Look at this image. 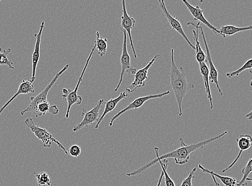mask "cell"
Returning a JSON list of instances; mask_svg holds the SVG:
<instances>
[{
  "instance_id": "obj_1",
  "label": "cell",
  "mask_w": 252,
  "mask_h": 186,
  "mask_svg": "<svg viewBox=\"0 0 252 186\" xmlns=\"http://www.w3.org/2000/svg\"><path fill=\"white\" fill-rule=\"evenodd\" d=\"M171 66L170 68V84L177 101L179 112V115H183L182 106L185 97L188 92L194 89L195 86L187 80V75L183 68H178L174 60V50H171Z\"/></svg>"
},
{
  "instance_id": "obj_2",
  "label": "cell",
  "mask_w": 252,
  "mask_h": 186,
  "mask_svg": "<svg viewBox=\"0 0 252 186\" xmlns=\"http://www.w3.org/2000/svg\"><path fill=\"white\" fill-rule=\"evenodd\" d=\"M227 133V131L221 133V134L210 138L198 143H192L190 145L186 144L183 138H180L179 141L180 147L177 149L172 151L166 154L159 156L160 160L167 159L172 158L174 159L176 164L179 165H184L189 162L190 159V155L195 151L203 149L206 145L212 143L220 138L224 136Z\"/></svg>"
},
{
  "instance_id": "obj_3",
  "label": "cell",
  "mask_w": 252,
  "mask_h": 186,
  "mask_svg": "<svg viewBox=\"0 0 252 186\" xmlns=\"http://www.w3.org/2000/svg\"><path fill=\"white\" fill-rule=\"evenodd\" d=\"M95 49L96 45L95 44L94 46V47L92 49L90 54L87 58L84 68L83 69V71L82 72L80 77L79 78L78 82L77 85H76L75 89L73 90L67 89H63V95H62V97L64 99V100L67 101L68 104L67 112L66 113V119L69 118L70 110H71V107L73 105L77 104L78 105V106H80V105L81 104L82 102H83V98H82L81 96L78 95V91L79 90V86L82 80H83V78L84 76L86 69L87 68L88 66H89V64L94 53V52L95 51Z\"/></svg>"
},
{
  "instance_id": "obj_4",
  "label": "cell",
  "mask_w": 252,
  "mask_h": 186,
  "mask_svg": "<svg viewBox=\"0 0 252 186\" xmlns=\"http://www.w3.org/2000/svg\"><path fill=\"white\" fill-rule=\"evenodd\" d=\"M25 124L34 133V135L42 141L44 148H49L51 147L52 143H55L57 144L59 148L63 151L66 155L68 154L67 151L62 143L57 141L49 132L35 124L32 118H27L25 121Z\"/></svg>"
},
{
  "instance_id": "obj_5",
  "label": "cell",
  "mask_w": 252,
  "mask_h": 186,
  "mask_svg": "<svg viewBox=\"0 0 252 186\" xmlns=\"http://www.w3.org/2000/svg\"><path fill=\"white\" fill-rule=\"evenodd\" d=\"M69 65L68 64L64 67L60 72H58L54 79L51 81L49 84L46 87L44 90L40 93L39 94L35 97H32L31 98V102L29 105L25 109H23L21 112V115H24L27 112H31L33 113L34 115L36 113L37 106L38 104L46 102H48V95L52 87L57 82L59 78H60L61 75L66 71H67Z\"/></svg>"
},
{
  "instance_id": "obj_6",
  "label": "cell",
  "mask_w": 252,
  "mask_h": 186,
  "mask_svg": "<svg viewBox=\"0 0 252 186\" xmlns=\"http://www.w3.org/2000/svg\"><path fill=\"white\" fill-rule=\"evenodd\" d=\"M159 148H155V153L157 156L156 159H154V160H152L150 162H148V163H146L143 166L139 167V168H138L137 170L131 172L130 173H126V176L128 177H131L138 175V174L143 173L146 170L149 169V168L151 167L152 166L154 165L155 164L157 163L158 162H159V163L160 164L162 168V171L163 172V177H165V182L166 186H175V183L173 181L172 179L169 177L167 173V170L169 162L167 159L160 160L159 159Z\"/></svg>"
},
{
  "instance_id": "obj_7",
  "label": "cell",
  "mask_w": 252,
  "mask_h": 186,
  "mask_svg": "<svg viewBox=\"0 0 252 186\" xmlns=\"http://www.w3.org/2000/svg\"><path fill=\"white\" fill-rule=\"evenodd\" d=\"M121 31L123 33V34H124L122 53L121 57L122 71L119 82L114 90L115 91H117L120 88L126 72H127L128 74L134 75L137 71L136 68H133L131 66V58L130 55L128 54L127 48V33L124 30H121Z\"/></svg>"
},
{
  "instance_id": "obj_8",
  "label": "cell",
  "mask_w": 252,
  "mask_h": 186,
  "mask_svg": "<svg viewBox=\"0 0 252 186\" xmlns=\"http://www.w3.org/2000/svg\"><path fill=\"white\" fill-rule=\"evenodd\" d=\"M104 103V101L102 99V100L98 102L96 106L90 110V111H87L86 108H83L82 115H84V119L80 123L74 127L73 131L74 132H77L83 129L84 128L92 125L96 121H98L99 118V110H100Z\"/></svg>"
},
{
  "instance_id": "obj_9",
  "label": "cell",
  "mask_w": 252,
  "mask_h": 186,
  "mask_svg": "<svg viewBox=\"0 0 252 186\" xmlns=\"http://www.w3.org/2000/svg\"><path fill=\"white\" fill-rule=\"evenodd\" d=\"M169 94L170 91H167L166 92H162L160 94L141 97L136 99L135 100H134L130 104H128L126 108L121 110L120 112L117 113L116 115L113 116L112 118H111L109 124V126H113L115 120L119 118L123 114L127 112L128 110L137 109L138 108L141 107L145 103L149 100H153V99L161 98L164 96L169 95Z\"/></svg>"
},
{
  "instance_id": "obj_10",
  "label": "cell",
  "mask_w": 252,
  "mask_h": 186,
  "mask_svg": "<svg viewBox=\"0 0 252 186\" xmlns=\"http://www.w3.org/2000/svg\"><path fill=\"white\" fill-rule=\"evenodd\" d=\"M200 23L198 22L197 24L195 25L198 29H200L201 30L205 48H206V60L207 62H208L209 65V80L210 81L211 83H215L216 84L217 88L218 89L220 95L222 96L223 94H222V92L220 88L218 80L219 73L213 62L212 58L210 54V49L206 39V37H205V34L203 32V29L202 27L200 26Z\"/></svg>"
},
{
  "instance_id": "obj_11",
  "label": "cell",
  "mask_w": 252,
  "mask_h": 186,
  "mask_svg": "<svg viewBox=\"0 0 252 186\" xmlns=\"http://www.w3.org/2000/svg\"><path fill=\"white\" fill-rule=\"evenodd\" d=\"M160 55H156L153 59L143 68L137 71L135 74L134 75V80L133 82L131 83L132 89L128 88H126V90L128 94L133 92L137 89L142 88L145 85V81L148 79V74L149 69L152 65H154V62L157 60V58Z\"/></svg>"
},
{
  "instance_id": "obj_12",
  "label": "cell",
  "mask_w": 252,
  "mask_h": 186,
  "mask_svg": "<svg viewBox=\"0 0 252 186\" xmlns=\"http://www.w3.org/2000/svg\"><path fill=\"white\" fill-rule=\"evenodd\" d=\"M158 2L159 3L160 8L163 11L164 14L165 15L168 25L171 26V28H173L174 30L178 32L181 36L185 39L187 43L190 46V48L193 50H195V46L191 43L189 39L187 37L186 34L183 30V27H182L179 17H173L169 14L166 8L165 2L162 1V0H159Z\"/></svg>"
},
{
  "instance_id": "obj_13",
  "label": "cell",
  "mask_w": 252,
  "mask_h": 186,
  "mask_svg": "<svg viewBox=\"0 0 252 186\" xmlns=\"http://www.w3.org/2000/svg\"><path fill=\"white\" fill-rule=\"evenodd\" d=\"M122 12L123 15L121 17V26L120 27L121 30H124L128 35L129 37L130 45L133 51V55L134 57H137L135 49H134L133 40L131 36V30L135 26L136 20H134L133 17L127 14L126 1L125 0H123L122 1Z\"/></svg>"
},
{
  "instance_id": "obj_14",
  "label": "cell",
  "mask_w": 252,
  "mask_h": 186,
  "mask_svg": "<svg viewBox=\"0 0 252 186\" xmlns=\"http://www.w3.org/2000/svg\"><path fill=\"white\" fill-rule=\"evenodd\" d=\"M45 27V22L43 21L41 23L39 30L38 33H35L34 36L36 38V43H35L34 50L32 56V75L30 80L33 83L35 80H36V73L38 63L40 57V45L41 43V38H42V32Z\"/></svg>"
},
{
  "instance_id": "obj_15",
  "label": "cell",
  "mask_w": 252,
  "mask_h": 186,
  "mask_svg": "<svg viewBox=\"0 0 252 186\" xmlns=\"http://www.w3.org/2000/svg\"><path fill=\"white\" fill-rule=\"evenodd\" d=\"M186 5L187 9L189 10L190 13L193 17H194L195 21H198L199 22H201L205 26H207L214 33L219 34L221 36L220 33L218 29H217L214 26L210 24V23L205 18L203 13L204 10L201 9L198 6H192L189 2L186 1H182Z\"/></svg>"
},
{
  "instance_id": "obj_16",
  "label": "cell",
  "mask_w": 252,
  "mask_h": 186,
  "mask_svg": "<svg viewBox=\"0 0 252 186\" xmlns=\"http://www.w3.org/2000/svg\"><path fill=\"white\" fill-rule=\"evenodd\" d=\"M238 143L239 149H240L239 153L235 159L232 162V163L225 168V169L222 171V173H225L226 171L229 170L234 165L236 164L240 156L242 155L244 151L249 149L252 144V138L251 136L249 135H240L239 138L236 139Z\"/></svg>"
},
{
  "instance_id": "obj_17",
  "label": "cell",
  "mask_w": 252,
  "mask_h": 186,
  "mask_svg": "<svg viewBox=\"0 0 252 186\" xmlns=\"http://www.w3.org/2000/svg\"><path fill=\"white\" fill-rule=\"evenodd\" d=\"M34 92V88L33 83L31 82V80H23L19 86V89L17 90L16 94L11 97L10 100L5 103L2 107L0 109V115L3 112V110L6 108L9 105L15 100L17 97L20 95H27L30 94V93Z\"/></svg>"
},
{
  "instance_id": "obj_18",
  "label": "cell",
  "mask_w": 252,
  "mask_h": 186,
  "mask_svg": "<svg viewBox=\"0 0 252 186\" xmlns=\"http://www.w3.org/2000/svg\"><path fill=\"white\" fill-rule=\"evenodd\" d=\"M128 95L126 92H121L120 95L115 99H110V100L105 102V108L104 112L101 117H99L96 125L95 126L96 129H98L99 125L101 124L103 119L107 114L113 111L118 104L122 100L126 99Z\"/></svg>"
},
{
  "instance_id": "obj_19",
  "label": "cell",
  "mask_w": 252,
  "mask_h": 186,
  "mask_svg": "<svg viewBox=\"0 0 252 186\" xmlns=\"http://www.w3.org/2000/svg\"><path fill=\"white\" fill-rule=\"evenodd\" d=\"M200 72L202 75L203 79L204 80L205 88H206V93L207 94L208 100L210 102V109H213L214 108L213 104V99L211 94V91L210 88L209 84V71L208 66L206 65V62H203L201 65H200Z\"/></svg>"
},
{
  "instance_id": "obj_20",
  "label": "cell",
  "mask_w": 252,
  "mask_h": 186,
  "mask_svg": "<svg viewBox=\"0 0 252 186\" xmlns=\"http://www.w3.org/2000/svg\"><path fill=\"white\" fill-rule=\"evenodd\" d=\"M187 25H191L195 27L196 28V31L192 30L194 33V39L196 43V46L195 47L196 50V59L199 63V66L201 65L203 62H206V55L205 54L204 52L202 50L200 43L198 41V30L199 29L196 26L194 23L192 22H189Z\"/></svg>"
},
{
  "instance_id": "obj_21",
  "label": "cell",
  "mask_w": 252,
  "mask_h": 186,
  "mask_svg": "<svg viewBox=\"0 0 252 186\" xmlns=\"http://www.w3.org/2000/svg\"><path fill=\"white\" fill-rule=\"evenodd\" d=\"M60 112V109L56 106H51L49 102L40 103L38 105L36 109V113L35 117L38 118L45 115L47 113L57 115Z\"/></svg>"
},
{
  "instance_id": "obj_22",
  "label": "cell",
  "mask_w": 252,
  "mask_h": 186,
  "mask_svg": "<svg viewBox=\"0 0 252 186\" xmlns=\"http://www.w3.org/2000/svg\"><path fill=\"white\" fill-rule=\"evenodd\" d=\"M252 28V26L243 27H238L233 26H222L219 30L221 36L225 38L239 32L251 30Z\"/></svg>"
},
{
  "instance_id": "obj_23",
  "label": "cell",
  "mask_w": 252,
  "mask_h": 186,
  "mask_svg": "<svg viewBox=\"0 0 252 186\" xmlns=\"http://www.w3.org/2000/svg\"><path fill=\"white\" fill-rule=\"evenodd\" d=\"M198 167L204 173H207L209 174H212L215 178H218L220 181L223 183L225 186H236L237 182V180L236 178L224 177L220 175V174L215 173L213 171H209L207 168L203 167L202 165L199 164Z\"/></svg>"
},
{
  "instance_id": "obj_24",
  "label": "cell",
  "mask_w": 252,
  "mask_h": 186,
  "mask_svg": "<svg viewBox=\"0 0 252 186\" xmlns=\"http://www.w3.org/2000/svg\"><path fill=\"white\" fill-rule=\"evenodd\" d=\"M252 159H250L247 164L243 168L242 170V173L243 174V177L241 180L237 183L236 186H245L248 185V182H252V178H249L250 174L251 173L252 171Z\"/></svg>"
},
{
  "instance_id": "obj_25",
  "label": "cell",
  "mask_w": 252,
  "mask_h": 186,
  "mask_svg": "<svg viewBox=\"0 0 252 186\" xmlns=\"http://www.w3.org/2000/svg\"><path fill=\"white\" fill-rule=\"evenodd\" d=\"M96 48L98 50V54L103 56L107 53L108 48V40L107 38L101 37L98 31L96 32V38L95 42Z\"/></svg>"
},
{
  "instance_id": "obj_26",
  "label": "cell",
  "mask_w": 252,
  "mask_h": 186,
  "mask_svg": "<svg viewBox=\"0 0 252 186\" xmlns=\"http://www.w3.org/2000/svg\"><path fill=\"white\" fill-rule=\"evenodd\" d=\"M36 182L38 186H50L52 184L49 174L45 172L36 174Z\"/></svg>"
},
{
  "instance_id": "obj_27",
  "label": "cell",
  "mask_w": 252,
  "mask_h": 186,
  "mask_svg": "<svg viewBox=\"0 0 252 186\" xmlns=\"http://www.w3.org/2000/svg\"><path fill=\"white\" fill-rule=\"evenodd\" d=\"M11 49H8L0 52V66H7L11 69H14L13 62L8 59V55L11 53Z\"/></svg>"
},
{
  "instance_id": "obj_28",
  "label": "cell",
  "mask_w": 252,
  "mask_h": 186,
  "mask_svg": "<svg viewBox=\"0 0 252 186\" xmlns=\"http://www.w3.org/2000/svg\"><path fill=\"white\" fill-rule=\"evenodd\" d=\"M252 68V59H250L247 62H246L244 65L241 67L237 70V71L228 73L226 74V77L228 78H232L234 77L239 76L240 74H241L244 71H246V70L250 69V73L252 74L251 69Z\"/></svg>"
},
{
  "instance_id": "obj_29",
  "label": "cell",
  "mask_w": 252,
  "mask_h": 186,
  "mask_svg": "<svg viewBox=\"0 0 252 186\" xmlns=\"http://www.w3.org/2000/svg\"><path fill=\"white\" fill-rule=\"evenodd\" d=\"M197 171L196 167H194L189 173V176L183 180L181 186H193L192 185V180L194 179V174Z\"/></svg>"
},
{
  "instance_id": "obj_30",
  "label": "cell",
  "mask_w": 252,
  "mask_h": 186,
  "mask_svg": "<svg viewBox=\"0 0 252 186\" xmlns=\"http://www.w3.org/2000/svg\"><path fill=\"white\" fill-rule=\"evenodd\" d=\"M68 153L73 158H78L81 153V148L78 145H73L69 148Z\"/></svg>"
},
{
  "instance_id": "obj_31",
  "label": "cell",
  "mask_w": 252,
  "mask_h": 186,
  "mask_svg": "<svg viewBox=\"0 0 252 186\" xmlns=\"http://www.w3.org/2000/svg\"><path fill=\"white\" fill-rule=\"evenodd\" d=\"M163 175H164L163 172L162 171L161 172V174H160V178L159 179V180H158V184L157 185V186H161V183H162V178L163 177Z\"/></svg>"
},
{
  "instance_id": "obj_32",
  "label": "cell",
  "mask_w": 252,
  "mask_h": 186,
  "mask_svg": "<svg viewBox=\"0 0 252 186\" xmlns=\"http://www.w3.org/2000/svg\"><path fill=\"white\" fill-rule=\"evenodd\" d=\"M210 175L211 176V177H212L213 180H214V182L215 183V186H220V184L218 182L216 181V178L214 176H213L212 174H210Z\"/></svg>"
},
{
  "instance_id": "obj_33",
  "label": "cell",
  "mask_w": 252,
  "mask_h": 186,
  "mask_svg": "<svg viewBox=\"0 0 252 186\" xmlns=\"http://www.w3.org/2000/svg\"><path fill=\"white\" fill-rule=\"evenodd\" d=\"M252 112L251 111L249 113L246 115V118L248 119L249 120H252Z\"/></svg>"
},
{
  "instance_id": "obj_34",
  "label": "cell",
  "mask_w": 252,
  "mask_h": 186,
  "mask_svg": "<svg viewBox=\"0 0 252 186\" xmlns=\"http://www.w3.org/2000/svg\"><path fill=\"white\" fill-rule=\"evenodd\" d=\"M0 2H1V1H0ZM2 51V49L1 48H0V52H1Z\"/></svg>"
}]
</instances>
